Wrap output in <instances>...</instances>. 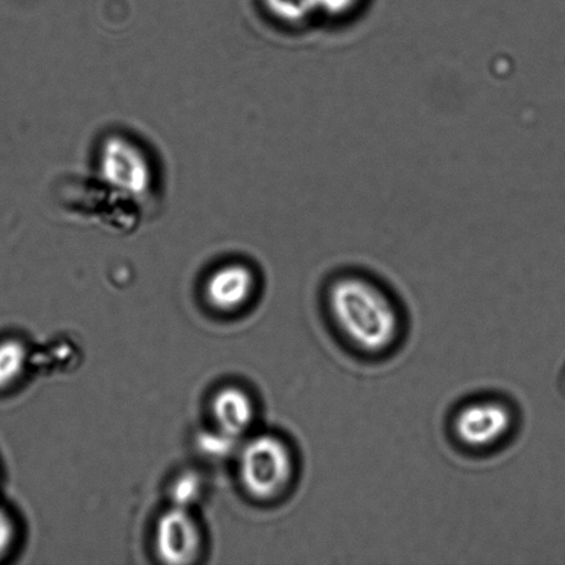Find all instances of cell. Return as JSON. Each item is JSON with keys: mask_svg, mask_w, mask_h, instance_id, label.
Listing matches in <instances>:
<instances>
[{"mask_svg": "<svg viewBox=\"0 0 565 565\" xmlns=\"http://www.w3.org/2000/svg\"><path fill=\"white\" fill-rule=\"evenodd\" d=\"M320 310L343 351L362 362H385L407 341L408 313L401 297L367 270L331 274L320 290Z\"/></svg>", "mask_w": 565, "mask_h": 565, "instance_id": "1", "label": "cell"}, {"mask_svg": "<svg viewBox=\"0 0 565 565\" xmlns=\"http://www.w3.org/2000/svg\"><path fill=\"white\" fill-rule=\"evenodd\" d=\"M522 425L518 404L500 393H479L448 414L447 436L468 457H490L511 445Z\"/></svg>", "mask_w": 565, "mask_h": 565, "instance_id": "2", "label": "cell"}, {"mask_svg": "<svg viewBox=\"0 0 565 565\" xmlns=\"http://www.w3.org/2000/svg\"><path fill=\"white\" fill-rule=\"evenodd\" d=\"M299 468L298 452L290 440L273 431L258 435L242 451L243 489L254 501L278 502L296 486Z\"/></svg>", "mask_w": 565, "mask_h": 565, "instance_id": "3", "label": "cell"}, {"mask_svg": "<svg viewBox=\"0 0 565 565\" xmlns=\"http://www.w3.org/2000/svg\"><path fill=\"white\" fill-rule=\"evenodd\" d=\"M154 550L166 564L186 565L198 561L202 534L186 508L173 507L160 516L154 533Z\"/></svg>", "mask_w": 565, "mask_h": 565, "instance_id": "4", "label": "cell"}, {"mask_svg": "<svg viewBox=\"0 0 565 565\" xmlns=\"http://www.w3.org/2000/svg\"><path fill=\"white\" fill-rule=\"evenodd\" d=\"M256 287V275L246 265H226L209 279L206 297L214 309L232 313L252 301Z\"/></svg>", "mask_w": 565, "mask_h": 565, "instance_id": "5", "label": "cell"}, {"mask_svg": "<svg viewBox=\"0 0 565 565\" xmlns=\"http://www.w3.org/2000/svg\"><path fill=\"white\" fill-rule=\"evenodd\" d=\"M212 409L220 434L232 440L245 435L256 419V403L239 386H226L215 393Z\"/></svg>", "mask_w": 565, "mask_h": 565, "instance_id": "6", "label": "cell"}, {"mask_svg": "<svg viewBox=\"0 0 565 565\" xmlns=\"http://www.w3.org/2000/svg\"><path fill=\"white\" fill-rule=\"evenodd\" d=\"M369 0H310L316 21L321 24L345 25L362 14Z\"/></svg>", "mask_w": 565, "mask_h": 565, "instance_id": "7", "label": "cell"}, {"mask_svg": "<svg viewBox=\"0 0 565 565\" xmlns=\"http://www.w3.org/2000/svg\"><path fill=\"white\" fill-rule=\"evenodd\" d=\"M28 352L24 343L14 338L0 341V391L9 390L24 374Z\"/></svg>", "mask_w": 565, "mask_h": 565, "instance_id": "8", "label": "cell"}, {"mask_svg": "<svg viewBox=\"0 0 565 565\" xmlns=\"http://www.w3.org/2000/svg\"><path fill=\"white\" fill-rule=\"evenodd\" d=\"M201 479L196 475L188 473L181 476L173 487L174 507L190 508L201 497Z\"/></svg>", "mask_w": 565, "mask_h": 565, "instance_id": "9", "label": "cell"}, {"mask_svg": "<svg viewBox=\"0 0 565 565\" xmlns=\"http://www.w3.org/2000/svg\"><path fill=\"white\" fill-rule=\"evenodd\" d=\"M15 540V524L6 509L0 508V558H3L13 546Z\"/></svg>", "mask_w": 565, "mask_h": 565, "instance_id": "10", "label": "cell"}, {"mask_svg": "<svg viewBox=\"0 0 565 565\" xmlns=\"http://www.w3.org/2000/svg\"><path fill=\"white\" fill-rule=\"evenodd\" d=\"M562 386H563V391L565 392V369H564L563 375H562Z\"/></svg>", "mask_w": 565, "mask_h": 565, "instance_id": "11", "label": "cell"}]
</instances>
